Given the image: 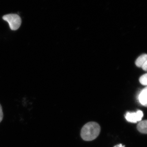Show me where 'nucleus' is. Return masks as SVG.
<instances>
[{
    "instance_id": "nucleus-9",
    "label": "nucleus",
    "mask_w": 147,
    "mask_h": 147,
    "mask_svg": "<svg viewBox=\"0 0 147 147\" xmlns=\"http://www.w3.org/2000/svg\"><path fill=\"white\" fill-rule=\"evenodd\" d=\"M147 61H146L142 66L143 69H144V70H145V71H146L147 70Z\"/></svg>"
},
{
    "instance_id": "nucleus-2",
    "label": "nucleus",
    "mask_w": 147,
    "mask_h": 147,
    "mask_svg": "<svg viewBox=\"0 0 147 147\" xmlns=\"http://www.w3.org/2000/svg\"><path fill=\"white\" fill-rule=\"evenodd\" d=\"M3 19L8 23L11 30H16L21 26V19L18 14L14 13L7 14L3 16Z\"/></svg>"
},
{
    "instance_id": "nucleus-8",
    "label": "nucleus",
    "mask_w": 147,
    "mask_h": 147,
    "mask_svg": "<svg viewBox=\"0 0 147 147\" xmlns=\"http://www.w3.org/2000/svg\"><path fill=\"white\" fill-rule=\"evenodd\" d=\"M3 117V114L2 108L1 105L0 104V123L1 122Z\"/></svg>"
},
{
    "instance_id": "nucleus-3",
    "label": "nucleus",
    "mask_w": 147,
    "mask_h": 147,
    "mask_svg": "<svg viewBox=\"0 0 147 147\" xmlns=\"http://www.w3.org/2000/svg\"><path fill=\"white\" fill-rule=\"evenodd\" d=\"M143 116V112L141 110H138L136 113L127 112L125 115V118L127 121L132 123H136L142 120Z\"/></svg>"
},
{
    "instance_id": "nucleus-4",
    "label": "nucleus",
    "mask_w": 147,
    "mask_h": 147,
    "mask_svg": "<svg viewBox=\"0 0 147 147\" xmlns=\"http://www.w3.org/2000/svg\"><path fill=\"white\" fill-rule=\"evenodd\" d=\"M147 88H145L142 91L139 95V102L142 105L147 107Z\"/></svg>"
},
{
    "instance_id": "nucleus-5",
    "label": "nucleus",
    "mask_w": 147,
    "mask_h": 147,
    "mask_svg": "<svg viewBox=\"0 0 147 147\" xmlns=\"http://www.w3.org/2000/svg\"><path fill=\"white\" fill-rule=\"evenodd\" d=\"M147 120L140 121L137 125V129L138 131L143 134H146L147 130Z\"/></svg>"
},
{
    "instance_id": "nucleus-10",
    "label": "nucleus",
    "mask_w": 147,
    "mask_h": 147,
    "mask_svg": "<svg viewBox=\"0 0 147 147\" xmlns=\"http://www.w3.org/2000/svg\"><path fill=\"white\" fill-rule=\"evenodd\" d=\"M114 147H125V146H124L122 144H119L118 145H116Z\"/></svg>"
},
{
    "instance_id": "nucleus-7",
    "label": "nucleus",
    "mask_w": 147,
    "mask_h": 147,
    "mask_svg": "<svg viewBox=\"0 0 147 147\" xmlns=\"http://www.w3.org/2000/svg\"><path fill=\"white\" fill-rule=\"evenodd\" d=\"M147 74H146L142 75L139 79V82L142 85H145V86H146L147 84Z\"/></svg>"
},
{
    "instance_id": "nucleus-6",
    "label": "nucleus",
    "mask_w": 147,
    "mask_h": 147,
    "mask_svg": "<svg viewBox=\"0 0 147 147\" xmlns=\"http://www.w3.org/2000/svg\"><path fill=\"white\" fill-rule=\"evenodd\" d=\"M147 55H143L139 57L135 61V64L137 66L141 67L144 63L147 61Z\"/></svg>"
},
{
    "instance_id": "nucleus-1",
    "label": "nucleus",
    "mask_w": 147,
    "mask_h": 147,
    "mask_svg": "<svg viewBox=\"0 0 147 147\" xmlns=\"http://www.w3.org/2000/svg\"><path fill=\"white\" fill-rule=\"evenodd\" d=\"M100 131V126L98 123L95 122H90L86 124L82 127L81 137L84 141H92L98 137Z\"/></svg>"
}]
</instances>
